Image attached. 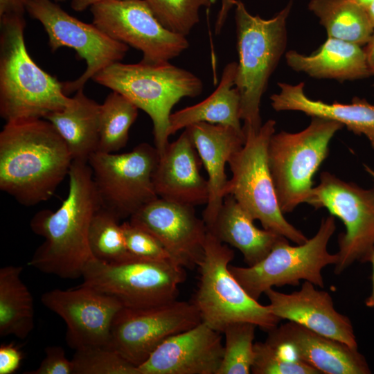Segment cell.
I'll return each mask as SVG.
<instances>
[{
    "label": "cell",
    "instance_id": "obj_1",
    "mask_svg": "<svg viewBox=\"0 0 374 374\" xmlns=\"http://www.w3.org/2000/svg\"><path fill=\"white\" fill-rule=\"evenodd\" d=\"M66 198L55 211L45 209L31 219L30 229L44 238L28 265L64 279L82 277L93 256L89 244L92 218L101 207L88 162L73 160Z\"/></svg>",
    "mask_w": 374,
    "mask_h": 374
},
{
    "label": "cell",
    "instance_id": "obj_2",
    "mask_svg": "<svg viewBox=\"0 0 374 374\" xmlns=\"http://www.w3.org/2000/svg\"><path fill=\"white\" fill-rule=\"evenodd\" d=\"M72 161L65 141L46 119L6 123L0 132V189L21 204L50 199Z\"/></svg>",
    "mask_w": 374,
    "mask_h": 374
},
{
    "label": "cell",
    "instance_id": "obj_3",
    "mask_svg": "<svg viewBox=\"0 0 374 374\" xmlns=\"http://www.w3.org/2000/svg\"><path fill=\"white\" fill-rule=\"evenodd\" d=\"M0 115L6 123L44 118L70 102L62 82L29 55L24 16L0 17Z\"/></svg>",
    "mask_w": 374,
    "mask_h": 374
},
{
    "label": "cell",
    "instance_id": "obj_4",
    "mask_svg": "<svg viewBox=\"0 0 374 374\" xmlns=\"http://www.w3.org/2000/svg\"><path fill=\"white\" fill-rule=\"evenodd\" d=\"M92 79L125 96L150 117L159 156L169 144L172 109L183 98H195L201 94L204 87L202 80L196 75L169 62H118L101 70Z\"/></svg>",
    "mask_w": 374,
    "mask_h": 374
},
{
    "label": "cell",
    "instance_id": "obj_5",
    "mask_svg": "<svg viewBox=\"0 0 374 374\" xmlns=\"http://www.w3.org/2000/svg\"><path fill=\"white\" fill-rule=\"evenodd\" d=\"M292 1L274 17L265 19L251 15L236 1L235 22L239 57L235 87L240 96L243 130L257 131L262 126L260 102L270 76L287 45L286 21Z\"/></svg>",
    "mask_w": 374,
    "mask_h": 374
},
{
    "label": "cell",
    "instance_id": "obj_6",
    "mask_svg": "<svg viewBox=\"0 0 374 374\" xmlns=\"http://www.w3.org/2000/svg\"><path fill=\"white\" fill-rule=\"evenodd\" d=\"M204 256L198 265L199 278L193 303L202 321L223 333L230 323H253L268 332L281 320L251 298L229 270L234 251L207 230Z\"/></svg>",
    "mask_w": 374,
    "mask_h": 374
},
{
    "label": "cell",
    "instance_id": "obj_7",
    "mask_svg": "<svg viewBox=\"0 0 374 374\" xmlns=\"http://www.w3.org/2000/svg\"><path fill=\"white\" fill-rule=\"evenodd\" d=\"M275 126L276 121L269 119L257 131L244 130V143L228 162L232 177L224 195H232L263 229L301 244L308 238L284 217L269 167L268 146Z\"/></svg>",
    "mask_w": 374,
    "mask_h": 374
},
{
    "label": "cell",
    "instance_id": "obj_8",
    "mask_svg": "<svg viewBox=\"0 0 374 374\" xmlns=\"http://www.w3.org/2000/svg\"><path fill=\"white\" fill-rule=\"evenodd\" d=\"M344 126L334 121L312 117L303 130L274 134L268 146V163L280 208L290 213L307 202L312 177L327 157L329 143Z\"/></svg>",
    "mask_w": 374,
    "mask_h": 374
},
{
    "label": "cell",
    "instance_id": "obj_9",
    "mask_svg": "<svg viewBox=\"0 0 374 374\" xmlns=\"http://www.w3.org/2000/svg\"><path fill=\"white\" fill-rule=\"evenodd\" d=\"M335 229V217L328 215L322 219L317 233L305 242L291 246L285 239L254 265H229V270L246 292L256 301L274 286L297 285L301 280L323 288L322 269L329 265H335L339 258L337 253L328 251V242Z\"/></svg>",
    "mask_w": 374,
    "mask_h": 374
},
{
    "label": "cell",
    "instance_id": "obj_10",
    "mask_svg": "<svg viewBox=\"0 0 374 374\" xmlns=\"http://www.w3.org/2000/svg\"><path fill=\"white\" fill-rule=\"evenodd\" d=\"M82 285L118 300L125 308H140L176 300L185 281V268L171 262L133 258L117 263L91 260Z\"/></svg>",
    "mask_w": 374,
    "mask_h": 374
},
{
    "label": "cell",
    "instance_id": "obj_11",
    "mask_svg": "<svg viewBox=\"0 0 374 374\" xmlns=\"http://www.w3.org/2000/svg\"><path fill=\"white\" fill-rule=\"evenodd\" d=\"M159 159L157 148L147 143L122 154L92 153L88 163L101 207L120 221L159 197L153 184Z\"/></svg>",
    "mask_w": 374,
    "mask_h": 374
},
{
    "label": "cell",
    "instance_id": "obj_12",
    "mask_svg": "<svg viewBox=\"0 0 374 374\" xmlns=\"http://www.w3.org/2000/svg\"><path fill=\"white\" fill-rule=\"evenodd\" d=\"M319 180L306 203L316 209L326 208L346 227L338 239L335 273L339 274L356 261L367 262L374 249V188H363L328 172H322Z\"/></svg>",
    "mask_w": 374,
    "mask_h": 374
},
{
    "label": "cell",
    "instance_id": "obj_13",
    "mask_svg": "<svg viewBox=\"0 0 374 374\" xmlns=\"http://www.w3.org/2000/svg\"><path fill=\"white\" fill-rule=\"evenodd\" d=\"M26 10L44 26L52 52L71 48L86 62V69L79 78L62 82L66 96L83 89L90 78L121 61L128 51L127 44L112 39L93 24L72 17L51 0H27Z\"/></svg>",
    "mask_w": 374,
    "mask_h": 374
},
{
    "label": "cell",
    "instance_id": "obj_14",
    "mask_svg": "<svg viewBox=\"0 0 374 374\" xmlns=\"http://www.w3.org/2000/svg\"><path fill=\"white\" fill-rule=\"evenodd\" d=\"M201 322L193 302L176 299L146 308L123 307L113 320L107 346L139 367L168 338Z\"/></svg>",
    "mask_w": 374,
    "mask_h": 374
},
{
    "label": "cell",
    "instance_id": "obj_15",
    "mask_svg": "<svg viewBox=\"0 0 374 374\" xmlns=\"http://www.w3.org/2000/svg\"><path fill=\"white\" fill-rule=\"evenodd\" d=\"M93 24L114 39L143 53L141 62H169L188 48L186 37L165 28L145 0H105L91 7Z\"/></svg>",
    "mask_w": 374,
    "mask_h": 374
},
{
    "label": "cell",
    "instance_id": "obj_16",
    "mask_svg": "<svg viewBox=\"0 0 374 374\" xmlns=\"http://www.w3.org/2000/svg\"><path fill=\"white\" fill-rule=\"evenodd\" d=\"M41 302L64 321L66 344L75 351L107 346L113 320L123 308L115 298L82 284L48 291Z\"/></svg>",
    "mask_w": 374,
    "mask_h": 374
},
{
    "label": "cell",
    "instance_id": "obj_17",
    "mask_svg": "<svg viewBox=\"0 0 374 374\" xmlns=\"http://www.w3.org/2000/svg\"><path fill=\"white\" fill-rule=\"evenodd\" d=\"M130 221L152 233L180 266L194 269L202 260L207 228L194 206L157 197Z\"/></svg>",
    "mask_w": 374,
    "mask_h": 374
},
{
    "label": "cell",
    "instance_id": "obj_18",
    "mask_svg": "<svg viewBox=\"0 0 374 374\" xmlns=\"http://www.w3.org/2000/svg\"><path fill=\"white\" fill-rule=\"evenodd\" d=\"M265 341L324 374H370L358 349L323 336L294 321L268 331Z\"/></svg>",
    "mask_w": 374,
    "mask_h": 374
},
{
    "label": "cell",
    "instance_id": "obj_19",
    "mask_svg": "<svg viewBox=\"0 0 374 374\" xmlns=\"http://www.w3.org/2000/svg\"><path fill=\"white\" fill-rule=\"evenodd\" d=\"M221 332L202 321L168 338L138 368L140 374H217L224 350Z\"/></svg>",
    "mask_w": 374,
    "mask_h": 374
},
{
    "label": "cell",
    "instance_id": "obj_20",
    "mask_svg": "<svg viewBox=\"0 0 374 374\" xmlns=\"http://www.w3.org/2000/svg\"><path fill=\"white\" fill-rule=\"evenodd\" d=\"M265 294L271 312L281 320L294 321L358 349L351 321L335 310L328 292L317 290L314 284L304 280L299 291L285 294L270 288Z\"/></svg>",
    "mask_w": 374,
    "mask_h": 374
},
{
    "label": "cell",
    "instance_id": "obj_21",
    "mask_svg": "<svg viewBox=\"0 0 374 374\" xmlns=\"http://www.w3.org/2000/svg\"><path fill=\"white\" fill-rule=\"evenodd\" d=\"M187 128L168 145L153 175L157 196L192 206L206 204L208 184L199 172L201 159Z\"/></svg>",
    "mask_w": 374,
    "mask_h": 374
},
{
    "label": "cell",
    "instance_id": "obj_22",
    "mask_svg": "<svg viewBox=\"0 0 374 374\" xmlns=\"http://www.w3.org/2000/svg\"><path fill=\"white\" fill-rule=\"evenodd\" d=\"M186 128L208 174L209 195L203 213L207 227L215 221L225 197L226 164L244 145L245 134L228 125L205 122Z\"/></svg>",
    "mask_w": 374,
    "mask_h": 374
},
{
    "label": "cell",
    "instance_id": "obj_23",
    "mask_svg": "<svg viewBox=\"0 0 374 374\" xmlns=\"http://www.w3.org/2000/svg\"><path fill=\"white\" fill-rule=\"evenodd\" d=\"M280 91L270 96L271 105L277 111H298L311 117L337 121L357 135H364L374 149V105L355 97L349 104L327 103L309 98L304 82L278 83Z\"/></svg>",
    "mask_w": 374,
    "mask_h": 374
},
{
    "label": "cell",
    "instance_id": "obj_24",
    "mask_svg": "<svg viewBox=\"0 0 374 374\" xmlns=\"http://www.w3.org/2000/svg\"><path fill=\"white\" fill-rule=\"evenodd\" d=\"M287 65L315 78L355 80L371 75L364 48L344 40L328 37L318 50L308 55L291 50Z\"/></svg>",
    "mask_w": 374,
    "mask_h": 374
},
{
    "label": "cell",
    "instance_id": "obj_25",
    "mask_svg": "<svg viewBox=\"0 0 374 374\" xmlns=\"http://www.w3.org/2000/svg\"><path fill=\"white\" fill-rule=\"evenodd\" d=\"M231 195H226L213 223L207 230L221 242L237 248L244 261L252 266L261 261L278 242L287 239L275 232L260 229Z\"/></svg>",
    "mask_w": 374,
    "mask_h": 374
},
{
    "label": "cell",
    "instance_id": "obj_26",
    "mask_svg": "<svg viewBox=\"0 0 374 374\" xmlns=\"http://www.w3.org/2000/svg\"><path fill=\"white\" fill-rule=\"evenodd\" d=\"M100 109V105L80 89L64 108L44 117L65 141L73 161L88 162L91 154L97 151Z\"/></svg>",
    "mask_w": 374,
    "mask_h": 374
},
{
    "label": "cell",
    "instance_id": "obj_27",
    "mask_svg": "<svg viewBox=\"0 0 374 374\" xmlns=\"http://www.w3.org/2000/svg\"><path fill=\"white\" fill-rule=\"evenodd\" d=\"M238 63H228L215 90L202 102L180 109L170 116L169 134L197 123L220 124L244 132L240 123V96L235 86Z\"/></svg>",
    "mask_w": 374,
    "mask_h": 374
},
{
    "label": "cell",
    "instance_id": "obj_28",
    "mask_svg": "<svg viewBox=\"0 0 374 374\" xmlns=\"http://www.w3.org/2000/svg\"><path fill=\"white\" fill-rule=\"evenodd\" d=\"M21 266L0 269V337L13 335L24 339L35 326L32 294L23 282Z\"/></svg>",
    "mask_w": 374,
    "mask_h": 374
},
{
    "label": "cell",
    "instance_id": "obj_29",
    "mask_svg": "<svg viewBox=\"0 0 374 374\" xmlns=\"http://www.w3.org/2000/svg\"><path fill=\"white\" fill-rule=\"evenodd\" d=\"M308 8L318 17L328 37L362 46L374 32L366 9L353 0H310Z\"/></svg>",
    "mask_w": 374,
    "mask_h": 374
},
{
    "label": "cell",
    "instance_id": "obj_30",
    "mask_svg": "<svg viewBox=\"0 0 374 374\" xmlns=\"http://www.w3.org/2000/svg\"><path fill=\"white\" fill-rule=\"evenodd\" d=\"M138 109L131 100L117 91H112L107 96L100 105L97 151L113 153L126 145Z\"/></svg>",
    "mask_w": 374,
    "mask_h": 374
},
{
    "label": "cell",
    "instance_id": "obj_31",
    "mask_svg": "<svg viewBox=\"0 0 374 374\" xmlns=\"http://www.w3.org/2000/svg\"><path fill=\"white\" fill-rule=\"evenodd\" d=\"M89 244L93 258L105 262L117 263L135 258L127 248L119 220L102 207L92 218Z\"/></svg>",
    "mask_w": 374,
    "mask_h": 374
},
{
    "label": "cell",
    "instance_id": "obj_32",
    "mask_svg": "<svg viewBox=\"0 0 374 374\" xmlns=\"http://www.w3.org/2000/svg\"><path fill=\"white\" fill-rule=\"evenodd\" d=\"M256 325L239 321L229 324L223 331L225 344L217 374H249L254 358L253 339Z\"/></svg>",
    "mask_w": 374,
    "mask_h": 374
},
{
    "label": "cell",
    "instance_id": "obj_33",
    "mask_svg": "<svg viewBox=\"0 0 374 374\" xmlns=\"http://www.w3.org/2000/svg\"><path fill=\"white\" fill-rule=\"evenodd\" d=\"M158 21L168 30L186 37L199 21V10L213 0H145Z\"/></svg>",
    "mask_w": 374,
    "mask_h": 374
},
{
    "label": "cell",
    "instance_id": "obj_34",
    "mask_svg": "<svg viewBox=\"0 0 374 374\" xmlns=\"http://www.w3.org/2000/svg\"><path fill=\"white\" fill-rule=\"evenodd\" d=\"M73 374H140L134 366L108 346L75 350Z\"/></svg>",
    "mask_w": 374,
    "mask_h": 374
},
{
    "label": "cell",
    "instance_id": "obj_35",
    "mask_svg": "<svg viewBox=\"0 0 374 374\" xmlns=\"http://www.w3.org/2000/svg\"><path fill=\"white\" fill-rule=\"evenodd\" d=\"M253 374H320L316 368L265 341L254 343Z\"/></svg>",
    "mask_w": 374,
    "mask_h": 374
},
{
    "label": "cell",
    "instance_id": "obj_36",
    "mask_svg": "<svg viewBox=\"0 0 374 374\" xmlns=\"http://www.w3.org/2000/svg\"><path fill=\"white\" fill-rule=\"evenodd\" d=\"M121 226L127 248L133 256L177 264L161 243L149 231L130 220L123 222Z\"/></svg>",
    "mask_w": 374,
    "mask_h": 374
},
{
    "label": "cell",
    "instance_id": "obj_37",
    "mask_svg": "<svg viewBox=\"0 0 374 374\" xmlns=\"http://www.w3.org/2000/svg\"><path fill=\"white\" fill-rule=\"evenodd\" d=\"M45 357L37 368L24 372V374H73V364L69 360L63 348L48 346L44 349Z\"/></svg>",
    "mask_w": 374,
    "mask_h": 374
},
{
    "label": "cell",
    "instance_id": "obj_38",
    "mask_svg": "<svg viewBox=\"0 0 374 374\" xmlns=\"http://www.w3.org/2000/svg\"><path fill=\"white\" fill-rule=\"evenodd\" d=\"M22 355L13 344L0 346V374H12L20 366Z\"/></svg>",
    "mask_w": 374,
    "mask_h": 374
},
{
    "label": "cell",
    "instance_id": "obj_39",
    "mask_svg": "<svg viewBox=\"0 0 374 374\" xmlns=\"http://www.w3.org/2000/svg\"><path fill=\"white\" fill-rule=\"evenodd\" d=\"M27 0H0V17L11 15L24 16Z\"/></svg>",
    "mask_w": 374,
    "mask_h": 374
},
{
    "label": "cell",
    "instance_id": "obj_40",
    "mask_svg": "<svg viewBox=\"0 0 374 374\" xmlns=\"http://www.w3.org/2000/svg\"><path fill=\"white\" fill-rule=\"evenodd\" d=\"M237 0H222L221 8L219 11L215 26V32L216 34L220 33L224 23L226 21L228 13L233 6H235Z\"/></svg>",
    "mask_w": 374,
    "mask_h": 374
},
{
    "label": "cell",
    "instance_id": "obj_41",
    "mask_svg": "<svg viewBox=\"0 0 374 374\" xmlns=\"http://www.w3.org/2000/svg\"><path fill=\"white\" fill-rule=\"evenodd\" d=\"M364 51L371 75H374V32L366 44Z\"/></svg>",
    "mask_w": 374,
    "mask_h": 374
},
{
    "label": "cell",
    "instance_id": "obj_42",
    "mask_svg": "<svg viewBox=\"0 0 374 374\" xmlns=\"http://www.w3.org/2000/svg\"><path fill=\"white\" fill-rule=\"evenodd\" d=\"M367 262H369L372 265V289L369 296L365 300V305L368 308H374V249L370 253Z\"/></svg>",
    "mask_w": 374,
    "mask_h": 374
},
{
    "label": "cell",
    "instance_id": "obj_43",
    "mask_svg": "<svg viewBox=\"0 0 374 374\" xmlns=\"http://www.w3.org/2000/svg\"><path fill=\"white\" fill-rule=\"evenodd\" d=\"M102 1L105 0H72L71 7L76 11H82Z\"/></svg>",
    "mask_w": 374,
    "mask_h": 374
},
{
    "label": "cell",
    "instance_id": "obj_44",
    "mask_svg": "<svg viewBox=\"0 0 374 374\" xmlns=\"http://www.w3.org/2000/svg\"><path fill=\"white\" fill-rule=\"evenodd\" d=\"M371 25L374 28V0L365 8Z\"/></svg>",
    "mask_w": 374,
    "mask_h": 374
},
{
    "label": "cell",
    "instance_id": "obj_45",
    "mask_svg": "<svg viewBox=\"0 0 374 374\" xmlns=\"http://www.w3.org/2000/svg\"><path fill=\"white\" fill-rule=\"evenodd\" d=\"M357 4L366 8L373 0H353Z\"/></svg>",
    "mask_w": 374,
    "mask_h": 374
},
{
    "label": "cell",
    "instance_id": "obj_46",
    "mask_svg": "<svg viewBox=\"0 0 374 374\" xmlns=\"http://www.w3.org/2000/svg\"><path fill=\"white\" fill-rule=\"evenodd\" d=\"M368 170L369 171L370 174H371L374 177V172L370 169H368Z\"/></svg>",
    "mask_w": 374,
    "mask_h": 374
},
{
    "label": "cell",
    "instance_id": "obj_47",
    "mask_svg": "<svg viewBox=\"0 0 374 374\" xmlns=\"http://www.w3.org/2000/svg\"><path fill=\"white\" fill-rule=\"evenodd\" d=\"M213 3H215V1H216V0H213Z\"/></svg>",
    "mask_w": 374,
    "mask_h": 374
},
{
    "label": "cell",
    "instance_id": "obj_48",
    "mask_svg": "<svg viewBox=\"0 0 374 374\" xmlns=\"http://www.w3.org/2000/svg\"><path fill=\"white\" fill-rule=\"evenodd\" d=\"M56 1H58V0H56Z\"/></svg>",
    "mask_w": 374,
    "mask_h": 374
}]
</instances>
